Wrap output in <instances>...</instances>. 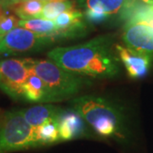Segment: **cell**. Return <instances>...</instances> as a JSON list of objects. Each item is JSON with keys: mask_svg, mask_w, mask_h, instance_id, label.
<instances>
[{"mask_svg": "<svg viewBox=\"0 0 153 153\" xmlns=\"http://www.w3.org/2000/svg\"><path fill=\"white\" fill-rule=\"evenodd\" d=\"M58 66L76 75L97 78L116 76L119 70L106 37H98L87 43L71 47H58L48 53Z\"/></svg>", "mask_w": 153, "mask_h": 153, "instance_id": "1", "label": "cell"}, {"mask_svg": "<svg viewBox=\"0 0 153 153\" xmlns=\"http://www.w3.org/2000/svg\"><path fill=\"white\" fill-rule=\"evenodd\" d=\"M32 72L38 75L46 88L44 102H56L75 95L84 84L80 76L65 70L51 60L26 59Z\"/></svg>", "mask_w": 153, "mask_h": 153, "instance_id": "2", "label": "cell"}, {"mask_svg": "<svg viewBox=\"0 0 153 153\" xmlns=\"http://www.w3.org/2000/svg\"><path fill=\"white\" fill-rule=\"evenodd\" d=\"M71 105L72 109L100 135L112 136L118 134L121 126L120 112L106 100L85 95L74 99Z\"/></svg>", "mask_w": 153, "mask_h": 153, "instance_id": "3", "label": "cell"}, {"mask_svg": "<svg viewBox=\"0 0 153 153\" xmlns=\"http://www.w3.org/2000/svg\"><path fill=\"white\" fill-rule=\"evenodd\" d=\"M38 146L34 128L20 111L5 115L0 123V153H7Z\"/></svg>", "mask_w": 153, "mask_h": 153, "instance_id": "4", "label": "cell"}, {"mask_svg": "<svg viewBox=\"0 0 153 153\" xmlns=\"http://www.w3.org/2000/svg\"><path fill=\"white\" fill-rule=\"evenodd\" d=\"M54 40V38L38 35L23 27H16L0 36V54L38 51L53 44Z\"/></svg>", "mask_w": 153, "mask_h": 153, "instance_id": "5", "label": "cell"}, {"mask_svg": "<svg viewBox=\"0 0 153 153\" xmlns=\"http://www.w3.org/2000/svg\"><path fill=\"white\" fill-rule=\"evenodd\" d=\"M30 74L26 59L3 60L0 62V88L12 98H21L23 85Z\"/></svg>", "mask_w": 153, "mask_h": 153, "instance_id": "6", "label": "cell"}, {"mask_svg": "<svg viewBox=\"0 0 153 153\" xmlns=\"http://www.w3.org/2000/svg\"><path fill=\"white\" fill-rule=\"evenodd\" d=\"M122 38L127 48L153 57L152 26L144 22L127 25Z\"/></svg>", "mask_w": 153, "mask_h": 153, "instance_id": "7", "label": "cell"}, {"mask_svg": "<svg viewBox=\"0 0 153 153\" xmlns=\"http://www.w3.org/2000/svg\"><path fill=\"white\" fill-rule=\"evenodd\" d=\"M116 49L121 61L125 66L128 76L132 78H141L150 69L152 56L117 44Z\"/></svg>", "mask_w": 153, "mask_h": 153, "instance_id": "8", "label": "cell"}, {"mask_svg": "<svg viewBox=\"0 0 153 153\" xmlns=\"http://www.w3.org/2000/svg\"><path fill=\"white\" fill-rule=\"evenodd\" d=\"M54 22L57 29L56 38H76L82 36L86 32L83 15L75 8L63 12Z\"/></svg>", "mask_w": 153, "mask_h": 153, "instance_id": "9", "label": "cell"}, {"mask_svg": "<svg viewBox=\"0 0 153 153\" xmlns=\"http://www.w3.org/2000/svg\"><path fill=\"white\" fill-rule=\"evenodd\" d=\"M58 124L60 140H69L83 135L85 133L83 118L73 109L63 110L59 117Z\"/></svg>", "mask_w": 153, "mask_h": 153, "instance_id": "10", "label": "cell"}, {"mask_svg": "<svg viewBox=\"0 0 153 153\" xmlns=\"http://www.w3.org/2000/svg\"><path fill=\"white\" fill-rule=\"evenodd\" d=\"M21 113L33 128L49 120H59L63 110L52 105H41L20 111Z\"/></svg>", "mask_w": 153, "mask_h": 153, "instance_id": "11", "label": "cell"}, {"mask_svg": "<svg viewBox=\"0 0 153 153\" xmlns=\"http://www.w3.org/2000/svg\"><path fill=\"white\" fill-rule=\"evenodd\" d=\"M121 19L125 21V26L153 22V3L145 4L139 0H134L122 10Z\"/></svg>", "mask_w": 153, "mask_h": 153, "instance_id": "12", "label": "cell"}, {"mask_svg": "<svg viewBox=\"0 0 153 153\" xmlns=\"http://www.w3.org/2000/svg\"><path fill=\"white\" fill-rule=\"evenodd\" d=\"M22 97L30 102H44L46 98V88L42 79L31 71L23 85Z\"/></svg>", "mask_w": 153, "mask_h": 153, "instance_id": "13", "label": "cell"}, {"mask_svg": "<svg viewBox=\"0 0 153 153\" xmlns=\"http://www.w3.org/2000/svg\"><path fill=\"white\" fill-rule=\"evenodd\" d=\"M19 27L27 29L38 35L51 37L56 39L57 29L54 21H49L40 17L29 20H20Z\"/></svg>", "mask_w": 153, "mask_h": 153, "instance_id": "14", "label": "cell"}, {"mask_svg": "<svg viewBox=\"0 0 153 153\" xmlns=\"http://www.w3.org/2000/svg\"><path fill=\"white\" fill-rule=\"evenodd\" d=\"M35 139L38 146L48 145L60 141L58 120H49L34 128Z\"/></svg>", "mask_w": 153, "mask_h": 153, "instance_id": "15", "label": "cell"}, {"mask_svg": "<svg viewBox=\"0 0 153 153\" xmlns=\"http://www.w3.org/2000/svg\"><path fill=\"white\" fill-rule=\"evenodd\" d=\"M87 9L94 10L106 15L121 13L133 0H82Z\"/></svg>", "mask_w": 153, "mask_h": 153, "instance_id": "16", "label": "cell"}, {"mask_svg": "<svg viewBox=\"0 0 153 153\" xmlns=\"http://www.w3.org/2000/svg\"><path fill=\"white\" fill-rule=\"evenodd\" d=\"M44 4V2L39 0H23L9 8H11L21 20H29L40 17Z\"/></svg>", "mask_w": 153, "mask_h": 153, "instance_id": "17", "label": "cell"}, {"mask_svg": "<svg viewBox=\"0 0 153 153\" xmlns=\"http://www.w3.org/2000/svg\"><path fill=\"white\" fill-rule=\"evenodd\" d=\"M75 8V3L71 0H55L45 3L40 18L55 21L58 16L65 11Z\"/></svg>", "mask_w": 153, "mask_h": 153, "instance_id": "18", "label": "cell"}, {"mask_svg": "<svg viewBox=\"0 0 153 153\" xmlns=\"http://www.w3.org/2000/svg\"><path fill=\"white\" fill-rule=\"evenodd\" d=\"M19 18L15 15H4L0 19V36L5 35L19 27Z\"/></svg>", "mask_w": 153, "mask_h": 153, "instance_id": "19", "label": "cell"}, {"mask_svg": "<svg viewBox=\"0 0 153 153\" xmlns=\"http://www.w3.org/2000/svg\"><path fill=\"white\" fill-rule=\"evenodd\" d=\"M108 15L99 12V11L94 10H89L87 9V10L84 13V17L88 22L92 23H100L105 21L108 18Z\"/></svg>", "mask_w": 153, "mask_h": 153, "instance_id": "20", "label": "cell"}, {"mask_svg": "<svg viewBox=\"0 0 153 153\" xmlns=\"http://www.w3.org/2000/svg\"><path fill=\"white\" fill-rule=\"evenodd\" d=\"M22 1H23V0H8V5H7V8L14 5V4H16L18 3L22 2Z\"/></svg>", "mask_w": 153, "mask_h": 153, "instance_id": "21", "label": "cell"}, {"mask_svg": "<svg viewBox=\"0 0 153 153\" xmlns=\"http://www.w3.org/2000/svg\"><path fill=\"white\" fill-rule=\"evenodd\" d=\"M5 9L6 8H4V6L2 5L1 4H0V19L2 18V17L4 16V15H5Z\"/></svg>", "mask_w": 153, "mask_h": 153, "instance_id": "22", "label": "cell"}, {"mask_svg": "<svg viewBox=\"0 0 153 153\" xmlns=\"http://www.w3.org/2000/svg\"><path fill=\"white\" fill-rule=\"evenodd\" d=\"M0 4L4 6V8H7V5H8V0H0Z\"/></svg>", "mask_w": 153, "mask_h": 153, "instance_id": "23", "label": "cell"}, {"mask_svg": "<svg viewBox=\"0 0 153 153\" xmlns=\"http://www.w3.org/2000/svg\"><path fill=\"white\" fill-rule=\"evenodd\" d=\"M139 1H140L142 3H145V4H152V3H153L151 0H139Z\"/></svg>", "mask_w": 153, "mask_h": 153, "instance_id": "24", "label": "cell"}, {"mask_svg": "<svg viewBox=\"0 0 153 153\" xmlns=\"http://www.w3.org/2000/svg\"><path fill=\"white\" fill-rule=\"evenodd\" d=\"M39 1H42L44 3H47V2H50V1H55V0H39Z\"/></svg>", "mask_w": 153, "mask_h": 153, "instance_id": "25", "label": "cell"}, {"mask_svg": "<svg viewBox=\"0 0 153 153\" xmlns=\"http://www.w3.org/2000/svg\"><path fill=\"white\" fill-rule=\"evenodd\" d=\"M147 24H149V25H151V26H152L153 27V22H150V23H147Z\"/></svg>", "mask_w": 153, "mask_h": 153, "instance_id": "26", "label": "cell"}, {"mask_svg": "<svg viewBox=\"0 0 153 153\" xmlns=\"http://www.w3.org/2000/svg\"><path fill=\"white\" fill-rule=\"evenodd\" d=\"M151 1H152V2H153V0H151Z\"/></svg>", "mask_w": 153, "mask_h": 153, "instance_id": "27", "label": "cell"}]
</instances>
